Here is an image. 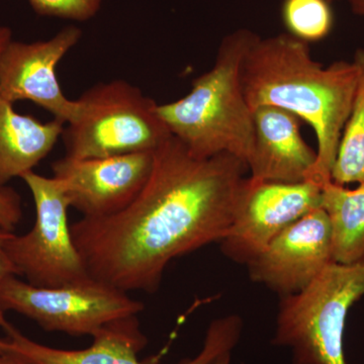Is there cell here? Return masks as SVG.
I'll return each mask as SVG.
<instances>
[{
    "label": "cell",
    "mask_w": 364,
    "mask_h": 364,
    "mask_svg": "<svg viewBox=\"0 0 364 364\" xmlns=\"http://www.w3.org/2000/svg\"><path fill=\"white\" fill-rule=\"evenodd\" d=\"M321 208L329 220L332 258L339 264L364 262V182L349 189L332 181L321 186Z\"/></svg>",
    "instance_id": "9a60e30c"
},
{
    "label": "cell",
    "mask_w": 364,
    "mask_h": 364,
    "mask_svg": "<svg viewBox=\"0 0 364 364\" xmlns=\"http://www.w3.org/2000/svg\"><path fill=\"white\" fill-rule=\"evenodd\" d=\"M0 310L21 314L46 331L92 337L114 321L138 316L144 305L92 277L69 286L40 287L11 274L0 282Z\"/></svg>",
    "instance_id": "8992f818"
},
{
    "label": "cell",
    "mask_w": 364,
    "mask_h": 364,
    "mask_svg": "<svg viewBox=\"0 0 364 364\" xmlns=\"http://www.w3.org/2000/svg\"><path fill=\"white\" fill-rule=\"evenodd\" d=\"M359 71L354 62L324 67L310 45L284 33L257 36L241 65L244 95L251 109L272 105L296 114L317 136V160L306 181L322 186L331 170L345 124L350 114Z\"/></svg>",
    "instance_id": "7a4b0ae2"
},
{
    "label": "cell",
    "mask_w": 364,
    "mask_h": 364,
    "mask_svg": "<svg viewBox=\"0 0 364 364\" xmlns=\"http://www.w3.org/2000/svg\"><path fill=\"white\" fill-rule=\"evenodd\" d=\"M353 62L359 71L358 90L331 170V181L343 186L364 182V49L356 50Z\"/></svg>",
    "instance_id": "2e32d148"
},
{
    "label": "cell",
    "mask_w": 364,
    "mask_h": 364,
    "mask_svg": "<svg viewBox=\"0 0 364 364\" xmlns=\"http://www.w3.org/2000/svg\"><path fill=\"white\" fill-rule=\"evenodd\" d=\"M28 2L39 16L86 21L97 16L105 0H28Z\"/></svg>",
    "instance_id": "ac0fdd59"
},
{
    "label": "cell",
    "mask_w": 364,
    "mask_h": 364,
    "mask_svg": "<svg viewBox=\"0 0 364 364\" xmlns=\"http://www.w3.org/2000/svg\"><path fill=\"white\" fill-rule=\"evenodd\" d=\"M32 193L35 225L25 235H11L7 256L18 277L35 287H59L90 279L68 224L65 188L56 177L30 171L21 177Z\"/></svg>",
    "instance_id": "52a82bcc"
},
{
    "label": "cell",
    "mask_w": 364,
    "mask_h": 364,
    "mask_svg": "<svg viewBox=\"0 0 364 364\" xmlns=\"http://www.w3.org/2000/svg\"><path fill=\"white\" fill-rule=\"evenodd\" d=\"M231 352H225V353L215 358L210 364H231Z\"/></svg>",
    "instance_id": "603a6c76"
},
{
    "label": "cell",
    "mask_w": 364,
    "mask_h": 364,
    "mask_svg": "<svg viewBox=\"0 0 364 364\" xmlns=\"http://www.w3.org/2000/svg\"><path fill=\"white\" fill-rule=\"evenodd\" d=\"M81 37L82 31L78 26H67L49 40H11L0 53V97L11 104L30 100L65 124L73 122L77 117L78 102L64 95L57 67Z\"/></svg>",
    "instance_id": "9c48e42d"
},
{
    "label": "cell",
    "mask_w": 364,
    "mask_h": 364,
    "mask_svg": "<svg viewBox=\"0 0 364 364\" xmlns=\"http://www.w3.org/2000/svg\"><path fill=\"white\" fill-rule=\"evenodd\" d=\"M0 364H37L25 356L6 349L0 353Z\"/></svg>",
    "instance_id": "44dd1931"
},
{
    "label": "cell",
    "mask_w": 364,
    "mask_h": 364,
    "mask_svg": "<svg viewBox=\"0 0 364 364\" xmlns=\"http://www.w3.org/2000/svg\"><path fill=\"white\" fill-rule=\"evenodd\" d=\"M328 1L331 2L332 4L333 1H336V0H328Z\"/></svg>",
    "instance_id": "d4e9b609"
},
{
    "label": "cell",
    "mask_w": 364,
    "mask_h": 364,
    "mask_svg": "<svg viewBox=\"0 0 364 364\" xmlns=\"http://www.w3.org/2000/svg\"><path fill=\"white\" fill-rule=\"evenodd\" d=\"M64 127L57 119L41 122L18 114L14 104L0 97V188L33 171L58 142Z\"/></svg>",
    "instance_id": "5bb4252c"
},
{
    "label": "cell",
    "mask_w": 364,
    "mask_h": 364,
    "mask_svg": "<svg viewBox=\"0 0 364 364\" xmlns=\"http://www.w3.org/2000/svg\"><path fill=\"white\" fill-rule=\"evenodd\" d=\"M348 2L354 14L364 16V0H348Z\"/></svg>",
    "instance_id": "7402d4cb"
},
{
    "label": "cell",
    "mask_w": 364,
    "mask_h": 364,
    "mask_svg": "<svg viewBox=\"0 0 364 364\" xmlns=\"http://www.w3.org/2000/svg\"><path fill=\"white\" fill-rule=\"evenodd\" d=\"M254 141L247 160L250 178L257 181L296 183L317 160L301 134V119L296 114L272 105L253 109Z\"/></svg>",
    "instance_id": "7c38bea8"
},
{
    "label": "cell",
    "mask_w": 364,
    "mask_h": 364,
    "mask_svg": "<svg viewBox=\"0 0 364 364\" xmlns=\"http://www.w3.org/2000/svg\"><path fill=\"white\" fill-rule=\"evenodd\" d=\"M6 350V340L0 337V353Z\"/></svg>",
    "instance_id": "cb8c5ba5"
},
{
    "label": "cell",
    "mask_w": 364,
    "mask_h": 364,
    "mask_svg": "<svg viewBox=\"0 0 364 364\" xmlns=\"http://www.w3.org/2000/svg\"><path fill=\"white\" fill-rule=\"evenodd\" d=\"M257 33L239 28L226 36L214 66L193 79L181 100L158 105L172 136L193 156L227 153L247 164L253 148V111L241 82V65Z\"/></svg>",
    "instance_id": "3957f363"
},
{
    "label": "cell",
    "mask_w": 364,
    "mask_h": 364,
    "mask_svg": "<svg viewBox=\"0 0 364 364\" xmlns=\"http://www.w3.org/2000/svg\"><path fill=\"white\" fill-rule=\"evenodd\" d=\"M154 163L153 152L53 162V176L62 181L70 208L85 218L116 215L140 195Z\"/></svg>",
    "instance_id": "30bf717a"
},
{
    "label": "cell",
    "mask_w": 364,
    "mask_h": 364,
    "mask_svg": "<svg viewBox=\"0 0 364 364\" xmlns=\"http://www.w3.org/2000/svg\"><path fill=\"white\" fill-rule=\"evenodd\" d=\"M282 18L287 33L308 44L325 39L334 25L328 0H284Z\"/></svg>",
    "instance_id": "e0dca14e"
},
{
    "label": "cell",
    "mask_w": 364,
    "mask_h": 364,
    "mask_svg": "<svg viewBox=\"0 0 364 364\" xmlns=\"http://www.w3.org/2000/svg\"><path fill=\"white\" fill-rule=\"evenodd\" d=\"M0 328L6 334V349L37 364H143L138 353L146 339L136 316L114 321L92 336V344L79 350H66L38 343L7 321L0 310Z\"/></svg>",
    "instance_id": "4fadbf2b"
},
{
    "label": "cell",
    "mask_w": 364,
    "mask_h": 364,
    "mask_svg": "<svg viewBox=\"0 0 364 364\" xmlns=\"http://www.w3.org/2000/svg\"><path fill=\"white\" fill-rule=\"evenodd\" d=\"M364 296V262H333L301 293L284 296L272 343L291 350L293 364H347V314Z\"/></svg>",
    "instance_id": "5b68a950"
},
{
    "label": "cell",
    "mask_w": 364,
    "mask_h": 364,
    "mask_svg": "<svg viewBox=\"0 0 364 364\" xmlns=\"http://www.w3.org/2000/svg\"><path fill=\"white\" fill-rule=\"evenodd\" d=\"M333 262L329 220L318 208L287 228L247 267L253 282L284 298L301 293Z\"/></svg>",
    "instance_id": "8fae6325"
},
{
    "label": "cell",
    "mask_w": 364,
    "mask_h": 364,
    "mask_svg": "<svg viewBox=\"0 0 364 364\" xmlns=\"http://www.w3.org/2000/svg\"><path fill=\"white\" fill-rule=\"evenodd\" d=\"M247 170L227 153L193 156L170 136L154 151L149 179L128 208L72 225L88 272L127 293H155L172 260L224 238Z\"/></svg>",
    "instance_id": "6da1fadb"
},
{
    "label": "cell",
    "mask_w": 364,
    "mask_h": 364,
    "mask_svg": "<svg viewBox=\"0 0 364 364\" xmlns=\"http://www.w3.org/2000/svg\"><path fill=\"white\" fill-rule=\"evenodd\" d=\"M321 208V186L246 178L231 227L220 241L232 260L248 264L287 228Z\"/></svg>",
    "instance_id": "ba28073f"
},
{
    "label": "cell",
    "mask_w": 364,
    "mask_h": 364,
    "mask_svg": "<svg viewBox=\"0 0 364 364\" xmlns=\"http://www.w3.org/2000/svg\"><path fill=\"white\" fill-rule=\"evenodd\" d=\"M13 40V33L6 26H0V53ZM23 217L20 196L11 188H0V226L14 232Z\"/></svg>",
    "instance_id": "d6986e66"
},
{
    "label": "cell",
    "mask_w": 364,
    "mask_h": 364,
    "mask_svg": "<svg viewBox=\"0 0 364 364\" xmlns=\"http://www.w3.org/2000/svg\"><path fill=\"white\" fill-rule=\"evenodd\" d=\"M77 117L62 133L67 157L75 159L153 152L171 136L154 100L128 81L92 86L77 100Z\"/></svg>",
    "instance_id": "277c9868"
},
{
    "label": "cell",
    "mask_w": 364,
    "mask_h": 364,
    "mask_svg": "<svg viewBox=\"0 0 364 364\" xmlns=\"http://www.w3.org/2000/svg\"><path fill=\"white\" fill-rule=\"evenodd\" d=\"M14 232L7 231L0 226V282L9 275H16V270L7 256L6 244ZM18 277V275H16Z\"/></svg>",
    "instance_id": "ffe728a7"
}]
</instances>
